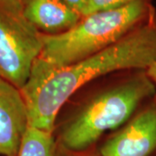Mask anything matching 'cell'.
<instances>
[{
  "mask_svg": "<svg viewBox=\"0 0 156 156\" xmlns=\"http://www.w3.org/2000/svg\"><path fill=\"white\" fill-rule=\"evenodd\" d=\"M60 156H99L98 154H92L89 153L88 151L85 152H81V153H73V152H69V151L64 150L61 147L60 149Z\"/></svg>",
  "mask_w": 156,
  "mask_h": 156,
  "instance_id": "obj_11",
  "label": "cell"
},
{
  "mask_svg": "<svg viewBox=\"0 0 156 156\" xmlns=\"http://www.w3.org/2000/svg\"><path fill=\"white\" fill-rule=\"evenodd\" d=\"M99 156H156V101H148L101 147Z\"/></svg>",
  "mask_w": 156,
  "mask_h": 156,
  "instance_id": "obj_5",
  "label": "cell"
},
{
  "mask_svg": "<svg viewBox=\"0 0 156 156\" xmlns=\"http://www.w3.org/2000/svg\"><path fill=\"white\" fill-rule=\"evenodd\" d=\"M156 61V11L114 44L67 67L50 71L31 68L20 89L29 126L53 133L62 106L85 84L120 70H147Z\"/></svg>",
  "mask_w": 156,
  "mask_h": 156,
  "instance_id": "obj_1",
  "label": "cell"
},
{
  "mask_svg": "<svg viewBox=\"0 0 156 156\" xmlns=\"http://www.w3.org/2000/svg\"><path fill=\"white\" fill-rule=\"evenodd\" d=\"M28 128V111L21 90L0 77V156H17Z\"/></svg>",
  "mask_w": 156,
  "mask_h": 156,
  "instance_id": "obj_6",
  "label": "cell"
},
{
  "mask_svg": "<svg viewBox=\"0 0 156 156\" xmlns=\"http://www.w3.org/2000/svg\"><path fill=\"white\" fill-rule=\"evenodd\" d=\"M44 47V34L26 17L23 0H0V77L20 89Z\"/></svg>",
  "mask_w": 156,
  "mask_h": 156,
  "instance_id": "obj_4",
  "label": "cell"
},
{
  "mask_svg": "<svg viewBox=\"0 0 156 156\" xmlns=\"http://www.w3.org/2000/svg\"><path fill=\"white\" fill-rule=\"evenodd\" d=\"M155 93L146 70H136L82 107L61 131V147L73 153L88 151L106 131L127 122Z\"/></svg>",
  "mask_w": 156,
  "mask_h": 156,
  "instance_id": "obj_3",
  "label": "cell"
},
{
  "mask_svg": "<svg viewBox=\"0 0 156 156\" xmlns=\"http://www.w3.org/2000/svg\"><path fill=\"white\" fill-rule=\"evenodd\" d=\"M155 11L150 1L138 0L93 12L62 33L44 34V47L32 68L47 72L76 63L114 44Z\"/></svg>",
  "mask_w": 156,
  "mask_h": 156,
  "instance_id": "obj_2",
  "label": "cell"
},
{
  "mask_svg": "<svg viewBox=\"0 0 156 156\" xmlns=\"http://www.w3.org/2000/svg\"><path fill=\"white\" fill-rule=\"evenodd\" d=\"M17 156H60V149L53 133L29 126Z\"/></svg>",
  "mask_w": 156,
  "mask_h": 156,
  "instance_id": "obj_8",
  "label": "cell"
},
{
  "mask_svg": "<svg viewBox=\"0 0 156 156\" xmlns=\"http://www.w3.org/2000/svg\"><path fill=\"white\" fill-rule=\"evenodd\" d=\"M146 73H147V75L149 77V79L153 82V83L154 84L156 88V61L146 70ZM154 100L156 101V93L154 97Z\"/></svg>",
  "mask_w": 156,
  "mask_h": 156,
  "instance_id": "obj_12",
  "label": "cell"
},
{
  "mask_svg": "<svg viewBox=\"0 0 156 156\" xmlns=\"http://www.w3.org/2000/svg\"><path fill=\"white\" fill-rule=\"evenodd\" d=\"M23 4L26 17L43 34L62 33L83 17L62 0H23Z\"/></svg>",
  "mask_w": 156,
  "mask_h": 156,
  "instance_id": "obj_7",
  "label": "cell"
},
{
  "mask_svg": "<svg viewBox=\"0 0 156 156\" xmlns=\"http://www.w3.org/2000/svg\"><path fill=\"white\" fill-rule=\"evenodd\" d=\"M73 10L79 13L82 17H86L90 14L91 0H62Z\"/></svg>",
  "mask_w": 156,
  "mask_h": 156,
  "instance_id": "obj_10",
  "label": "cell"
},
{
  "mask_svg": "<svg viewBox=\"0 0 156 156\" xmlns=\"http://www.w3.org/2000/svg\"><path fill=\"white\" fill-rule=\"evenodd\" d=\"M135 1H138V0H91L90 14L95 11L119 8V7L126 5ZM146 1L151 2V0H146Z\"/></svg>",
  "mask_w": 156,
  "mask_h": 156,
  "instance_id": "obj_9",
  "label": "cell"
}]
</instances>
